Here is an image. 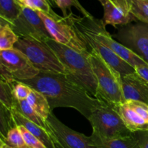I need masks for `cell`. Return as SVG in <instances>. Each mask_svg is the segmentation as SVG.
Here are the masks:
<instances>
[{
    "instance_id": "1",
    "label": "cell",
    "mask_w": 148,
    "mask_h": 148,
    "mask_svg": "<svg viewBox=\"0 0 148 148\" xmlns=\"http://www.w3.org/2000/svg\"><path fill=\"white\" fill-rule=\"evenodd\" d=\"M46 98L51 111L57 107L72 108L87 119L103 101L94 98L82 85L64 74L40 72L35 77L23 81Z\"/></svg>"
},
{
    "instance_id": "2",
    "label": "cell",
    "mask_w": 148,
    "mask_h": 148,
    "mask_svg": "<svg viewBox=\"0 0 148 148\" xmlns=\"http://www.w3.org/2000/svg\"><path fill=\"white\" fill-rule=\"evenodd\" d=\"M46 43L56 53L69 76L82 85L91 95L98 99V81L88 56L59 43L53 38L46 40Z\"/></svg>"
},
{
    "instance_id": "3",
    "label": "cell",
    "mask_w": 148,
    "mask_h": 148,
    "mask_svg": "<svg viewBox=\"0 0 148 148\" xmlns=\"http://www.w3.org/2000/svg\"><path fill=\"white\" fill-rule=\"evenodd\" d=\"M67 17L78 30L90 35L103 43L134 68L147 63L114 38L106 30L102 20L95 18L92 14L79 17L74 14L72 12L68 14Z\"/></svg>"
},
{
    "instance_id": "4",
    "label": "cell",
    "mask_w": 148,
    "mask_h": 148,
    "mask_svg": "<svg viewBox=\"0 0 148 148\" xmlns=\"http://www.w3.org/2000/svg\"><path fill=\"white\" fill-rule=\"evenodd\" d=\"M88 59L98 81V99L114 106L125 102L119 72L94 51Z\"/></svg>"
},
{
    "instance_id": "5",
    "label": "cell",
    "mask_w": 148,
    "mask_h": 148,
    "mask_svg": "<svg viewBox=\"0 0 148 148\" xmlns=\"http://www.w3.org/2000/svg\"><path fill=\"white\" fill-rule=\"evenodd\" d=\"M36 12L44 22L48 31L55 41L89 56L92 50L67 16L61 17L57 14L49 16L41 12Z\"/></svg>"
},
{
    "instance_id": "6",
    "label": "cell",
    "mask_w": 148,
    "mask_h": 148,
    "mask_svg": "<svg viewBox=\"0 0 148 148\" xmlns=\"http://www.w3.org/2000/svg\"><path fill=\"white\" fill-rule=\"evenodd\" d=\"M14 48L24 53L33 66L40 72L69 75L67 70L56 53L44 42L20 37Z\"/></svg>"
},
{
    "instance_id": "7",
    "label": "cell",
    "mask_w": 148,
    "mask_h": 148,
    "mask_svg": "<svg viewBox=\"0 0 148 148\" xmlns=\"http://www.w3.org/2000/svg\"><path fill=\"white\" fill-rule=\"evenodd\" d=\"M48 132L56 148H106L98 135L86 136L66 127L51 112L46 119Z\"/></svg>"
},
{
    "instance_id": "8",
    "label": "cell",
    "mask_w": 148,
    "mask_h": 148,
    "mask_svg": "<svg viewBox=\"0 0 148 148\" xmlns=\"http://www.w3.org/2000/svg\"><path fill=\"white\" fill-rule=\"evenodd\" d=\"M92 133L104 140L125 137L133 134L124 124L114 105L103 102L90 116Z\"/></svg>"
},
{
    "instance_id": "9",
    "label": "cell",
    "mask_w": 148,
    "mask_h": 148,
    "mask_svg": "<svg viewBox=\"0 0 148 148\" xmlns=\"http://www.w3.org/2000/svg\"><path fill=\"white\" fill-rule=\"evenodd\" d=\"M10 26L20 38H29L44 43L49 39L52 38L44 22L37 12L26 7L22 3L20 14L10 24Z\"/></svg>"
},
{
    "instance_id": "10",
    "label": "cell",
    "mask_w": 148,
    "mask_h": 148,
    "mask_svg": "<svg viewBox=\"0 0 148 148\" xmlns=\"http://www.w3.org/2000/svg\"><path fill=\"white\" fill-rule=\"evenodd\" d=\"M116 40L148 64V24H128L117 27Z\"/></svg>"
},
{
    "instance_id": "11",
    "label": "cell",
    "mask_w": 148,
    "mask_h": 148,
    "mask_svg": "<svg viewBox=\"0 0 148 148\" xmlns=\"http://www.w3.org/2000/svg\"><path fill=\"white\" fill-rule=\"evenodd\" d=\"M0 64L2 65L17 81L30 79L40 71L36 69L28 58L16 49L0 51Z\"/></svg>"
},
{
    "instance_id": "12",
    "label": "cell",
    "mask_w": 148,
    "mask_h": 148,
    "mask_svg": "<svg viewBox=\"0 0 148 148\" xmlns=\"http://www.w3.org/2000/svg\"><path fill=\"white\" fill-rule=\"evenodd\" d=\"M104 14L103 22L104 25L114 26L126 25L137 19L130 11L127 0H105L103 4Z\"/></svg>"
},
{
    "instance_id": "13",
    "label": "cell",
    "mask_w": 148,
    "mask_h": 148,
    "mask_svg": "<svg viewBox=\"0 0 148 148\" xmlns=\"http://www.w3.org/2000/svg\"><path fill=\"white\" fill-rule=\"evenodd\" d=\"M124 98L126 101H136L148 105V82L137 72L121 77Z\"/></svg>"
},
{
    "instance_id": "14",
    "label": "cell",
    "mask_w": 148,
    "mask_h": 148,
    "mask_svg": "<svg viewBox=\"0 0 148 148\" xmlns=\"http://www.w3.org/2000/svg\"><path fill=\"white\" fill-rule=\"evenodd\" d=\"M127 128L132 133L140 131H148V123L130 106L127 101L114 106Z\"/></svg>"
},
{
    "instance_id": "15",
    "label": "cell",
    "mask_w": 148,
    "mask_h": 148,
    "mask_svg": "<svg viewBox=\"0 0 148 148\" xmlns=\"http://www.w3.org/2000/svg\"><path fill=\"white\" fill-rule=\"evenodd\" d=\"M11 111L13 121L16 127L17 126L24 127L35 137L40 140L47 148H56L47 130L26 119L15 109L11 110Z\"/></svg>"
},
{
    "instance_id": "16",
    "label": "cell",
    "mask_w": 148,
    "mask_h": 148,
    "mask_svg": "<svg viewBox=\"0 0 148 148\" xmlns=\"http://www.w3.org/2000/svg\"><path fill=\"white\" fill-rule=\"evenodd\" d=\"M27 101L40 116L43 119H47L51 110L47 99L41 92L32 88V91L27 97Z\"/></svg>"
},
{
    "instance_id": "17",
    "label": "cell",
    "mask_w": 148,
    "mask_h": 148,
    "mask_svg": "<svg viewBox=\"0 0 148 148\" xmlns=\"http://www.w3.org/2000/svg\"><path fill=\"white\" fill-rule=\"evenodd\" d=\"M21 12V3L17 0H0V17L12 24Z\"/></svg>"
},
{
    "instance_id": "18",
    "label": "cell",
    "mask_w": 148,
    "mask_h": 148,
    "mask_svg": "<svg viewBox=\"0 0 148 148\" xmlns=\"http://www.w3.org/2000/svg\"><path fill=\"white\" fill-rule=\"evenodd\" d=\"M19 36L13 31L11 26L5 20L1 19L0 23V51L14 49L18 41Z\"/></svg>"
},
{
    "instance_id": "19",
    "label": "cell",
    "mask_w": 148,
    "mask_h": 148,
    "mask_svg": "<svg viewBox=\"0 0 148 148\" xmlns=\"http://www.w3.org/2000/svg\"><path fill=\"white\" fill-rule=\"evenodd\" d=\"M13 109H15L18 112H20L23 116L25 117L32 122L35 123L37 125L43 127V129L48 131V126L46 124V120L43 119L41 116L38 115L34 110L33 109L27 100H17L16 102V105Z\"/></svg>"
},
{
    "instance_id": "20",
    "label": "cell",
    "mask_w": 148,
    "mask_h": 148,
    "mask_svg": "<svg viewBox=\"0 0 148 148\" xmlns=\"http://www.w3.org/2000/svg\"><path fill=\"white\" fill-rule=\"evenodd\" d=\"M100 139L106 148H141L138 138L134 133L111 140H104L101 137Z\"/></svg>"
},
{
    "instance_id": "21",
    "label": "cell",
    "mask_w": 148,
    "mask_h": 148,
    "mask_svg": "<svg viewBox=\"0 0 148 148\" xmlns=\"http://www.w3.org/2000/svg\"><path fill=\"white\" fill-rule=\"evenodd\" d=\"M130 12L141 23L148 24V1L127 0Z\"/></svg>"
},
{
    "instance_id": "22",
    "label": "cell",
    "mask_w": 148,
    "mask_h": 148,
    "mask_svg": "<svg viewBox=\"0 0 148 148\" xmlns=\"http://www.w3.org/2000/svg\"><path fill=\"white\" fill-rule=\"evenodd\" d=\"M15 82L13 83H7L0 81V103L10 110H12L14 108L17 101L13 92V86Z\"/></svg>"
},
{
    "instance_id": "23",
    "label": "cell",
    "mask_w": 148,
    "mask_h": 148,
    "mask_svg": "<svg viewBox=\"0 0 148 148\" xmlns=\"http://www.w3.org/2000/svg\"><path fill=\"white\" fill-rule=\"evenodd\" d=\"M11 110L0 104V133L1 138H5L10 130L15 127Z\"/></svg>"
},
{
    "instance_id": "24",
    "label": "cell",
    "mask_w": 148,
    "mask_h": 148,
    "mask_svg": "<svg viewBox=\"0 0 148 148\" xmlns=\"http://www.w3.org/2000/svg\"><path fill=\"white\" fill-rule=\"evenodd\" d=\"M0 140L14 148H29L26 145L23 135L17 127L10 130L7 133V137L5 138H1Z\"/></svg>"
},
{
    "instance_id": "25",
    "label": "cell",
    "mask_w": 148,
    "mask_h": 148,
    "mask_svg": "<svg viewBox=\"0 0 148 148\" xmlns=\"http://www.w3.org/2000/svg\"><path fill=\"white\" fill-rule=\"evenodd\" d=\"M23 4L35 11L41 12L47 15L53 16L56 14L47 0H25Z\"/></svg>"
},
{
    "instance_id": "26",
    "label": "cell",
    "mask_w": 148,
    "mask_h": 148,
    "mask_svg": "<svg viewBox=\"0 0 148 148\" xmlns=\"http://www.w3.org/2000/svg\"><path fill=\"white\" fill-rule=\"evenodd\" d=\"M56 4L62 12L63 17L68 15L67 10H70L72 7H75L78 11L80 12L83 16L91 15L79 2L78 0H56Z\"/></svg>"
},
{
    "instance_id": "27",
    "label": "cell",
    "mask_w": 148,
    "mask_h": 148,
    "mask_svg": "<svg viewBox=\"0 0 148 148\" xmlns=\"http://www.w3.org/2000/svg\"><path fill=\"white\" fill-rule=\"evenodd\" d=\"M17 127H18L22 135H23L26 145L29 148H47L40 140H38L37 137H35L33 134H31L24 127L17 126Z\"/></svg>"
},
{
    "instance_id": "28",
    "label": "cell",
    "mask_w": 148,
    "mask_h": 148,
    "mask_svg": "<svg viewBox=\"0 0 148 148\" xmlns=\"http://www.w3.org/2000/svg\"><path fill=\"white\" fill-rule=\"evenodd\" d=\"M32 91V88L29 85H26L24 82L16 81L13 86V92L16 99L21 101V100H27V97Z\"/></svg>"
},
{
    "instance_id": "29",
    "label": "cell",
    "mask_w": 148,
    "mask_h": 148,
    "mask_svg": "<svg viewBox=\"0 0 148 148\" xmlns=\"http://www.w3.org/2000/svg\"><path fill=\"white\" fill-rule=\"evenodd\" d=\"M140 142L141 148H148V131H140L135 132Z\"/></svg>"
},
{
    "instance_id": "30",
    "label": "cell",
    "mask_w": 148,
    "mask_h": 148,
    "mask_svg": "<svg viewBox=\"0 0 148 148\" xmlns=\"http://www.w3.org/2000/svg\"><path fill=\"white\" fill-rule=\"evenodd\" d=\"M135 72L148 82V64H140L134 67Z\"/></svg>"
},
{
    "instance_id": "31",
    "label": "cell",
    "mask_w": 148,
    "mask_h": 148,
    "mask_svg": "<svg viewBox=\"0 0 148 148\" xmlns=\"http://www.w3.org/2000/svg\"><path fill=\"white\" fill-rule=\"evenodd\" d=\"M0 148H14V147H11V146L7 145L6 143L0 140Z\"/></svg>"
},
{
    "instance_id": "32",
    "label": "cell",
    "mask_w": 148,
    "mask_h": 148,
    "mask_svg": "<svg viewBox=\"0 0 148 148\" xmlns=\"http://www.w3.org/2000/svg\"><path fill=\"white\" fill-rule=\"evenodd\" d=\"M49 1V4H51V7H54V6H56V0H47Z\"/></svg>"
},
{
    "instance_id": "33",
    "label": "cell",
    "mask_w": 148,
    "mask_h": 148,
    "mask_svg": "<svg viewBox=\"0 0 148 148\" xmlns=\"http://www.w3.org/2000/svg\"><path fill=\"white\" fill-rule=\"evenodd\" d=\"M98 1H99L100 2H101V4H103L104 3V1H105V0H98Z\"/></svg>"
},
{
    "instance_id": "34",
    "label": "cell",
    "mask_w": 148,
    "mask_h": 148,
    "mask_svg": "<svg viewBox=\"0 0 148 148\" xmlns=\"http://www.w3.org/2000/svg\"><path fill=\"white\" fill-rule=\"evenodd\" d=\"M17 1H20V2H21L22 4H23V2H24L25 1V0H17Z\"/></svg>"
},
{
    "instance_id": "35",
    "label": "cell",
    "mask_w": 148,
    "mask_h": 148,
    "mask_svg": "<svg viewBox=\"0 0 148 148\" xmlns=\"http://www.w3.org/2000/svg\"><path fill=\"white\" fill-rule=\"evenodd\" d=\"M142 1H148V0H142Z\"/></svg>"
}]
</instances>
